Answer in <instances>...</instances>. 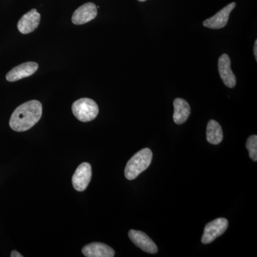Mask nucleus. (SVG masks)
Instances as JSON below:
<instances>
[{"label": "nucleus", "mask_w": 257, "mask_h": 257, "mask_svg": "<svg viewBox=\"0 0 257 257\" xmlns=\"http://www.w3.org/2000/svg\"><path fill=\"white\" fill-rule=\"evenodd\" d=\"M218 69L221 79L226 87L234 88L236 86V78L235 74L233 73L231 68V60L229 55L223 54L219 57L218 62Z\"/></svg>", "instance_id": "9d476101"}, {"label": "nucleus", "mask_w": 257, "mask_h": 257, "mask_svg": "<svg viewBox=\"0 0 257 257\" xmlns=\"http://www.w3.org/2000/svg\"><path fill=\"white\" fill-rule=\"evenodd\" d=\"M97 15V8L94 3H87L79 7L72 15V22L74 25H80L89 23Z\"/></svg>", "instance_id": "1a4fd4ad"}, {"label": "nucleus", "mask_w": 257, "mask_h": 257, "mask_svg": "<svg viewBox=\"0 0 257 257\" xmlns=\"http://www.w3.org/2000/svg\"><path fill=\"white\" fill-rule=\"evenodd\" d=\"M82 253L87 257H113L115 251L112 248L103 243L94 242L83 247Z\"/></svg>", "instance_id": "f8f14e48"}, {"label": "nucleus", "mask_w": 257, "mask_h": 257, "mask_svg": "<svg viewBox=\"0 0 257 257\" xmlns=\"http://www.w3.org/2000/svg\"><path fill=\"white\" fill-rule=\"evenodd\" d=\"M152 152L149 148L140 150L130 160L125 167L124 175L128 180H134L151 165Z\"/></svg>", "instance_id": "f03ea898"}, {"label": "nucleus", "mask_w": 257, "mask_h": 257, "mask_svg": "<svg viewBox=\"0 0 257 257\" xmlns=\"http://www.w3.org/2000/svg\"><path fill=\"white\" fill-rule=\"evenodd\" d=\"M253 54H254L255 58H256V61H257V40L255 41L254 47H253Z\"/></svg>", "instance_id": "f3484780"}, {"label": "nucleus", "mask_w": 257, "mask_h": 257, "mask_svg": "<svg viewBox=\"0 0 257 257\" xmlns=\"http://www.w3.org/2000/svg\"><path fill=\"white\" fill-rule=\"evenodd\" d=\"M250 158L254 162L257 161V136L251 135L248 138L246 145Z\"/></svg>", "instance_id": "2eb2a0df"}, {"label": "nucleus", "mask_w": 257, "mask_h": 257, "mask_svg": "<svg viewBox=\"0 0 257 257\" xmlns=\"http://www.w3.org/2000/svg\"><path fill=\"white\" fill-rule=\"evenodd\" d=\"M128 237L137 246L145 252L156 253L158 251V248L155 243L148 235L143 231L130 230L128 231Z\"/></svg>", "instance_id": "0eeeda50"}, {"label": "nucleus", "mask_w": 257, "mask_h": 257, "mask_svg": "<svg viewBox=\"0 0 257 257\" xmlns=\"http://www.w3.org/2000/svg\"><path fill=\"white\" fill-rule=\"evenodd\" d=\"M235 7H236L235 3H231L226 5L214 16L204 20L203 25L206 28L214 29V30H219V29L224 28L227 25L230 13L234 9Z\"/></svg>", "instance_id": "423d86ee"}, {"label": "nucleus", "mask_w": 257, "mask_h": 257, "mask_svg": "<svg viewBox=\"0 0 257 257\" xmlns=\"http://www.w3.org/2000/svg\"><path fill=\"white\" fill-rule=\"evenodd\" d=\"M72 109L74 116L82 122L92 121L99 114L97 104L89 98H82L74 101Z\"/></svg>", "instance_id": "7ed1b4c3"}, {"label": "nucleus", "mask_w": 257, "mask_h": 257, "mask_svg": "<svg viewBox=\"0 0 257 257\" xmlns=\"http://www.w3.org/2000/svg\"><path fill=\"white\" fill-rule=\"evenodd\" d=\"M173 119L177 124H182L188 119L191 113L189 103L181 98H177L174 101Z\"/></svg>", "instance_id": "ddd939ff"}, {"label": "nucleus", "mask_w": 257, "mask_h": 257, "mask_svg": "<svg viewBox=\"0 0 257 257\" xmlns=\"http://www.w3.org/2000/svg\"><path fill=\"white\" fill-rule=\"evenodd\" d=\"M42 105L40 101L31 100L19 106L12 114L10 120V127L14 131H27L41 119Z\"/></svg>", "instance_id": "f257e3e1"}, {"label": "nucleus", "mask_w": 257, "mask_h": 257, "mask_svg": "<svg viewBox=\"0 0 257 257\" xmlns=\"http://www.w3.org/2000/svg\"><path fill=\"white\" fill-rule=\"evenodd\" d=\"M228 225L229 222L225 218H218L209 222L204 228L202 242L204 244L212 242L216 238L224 234L228 228Z\"/></svg>", "instance_id": "20e7f679"}, {"label": "nucleus", "mask_w": 257, "mask_h": 257, "mask_svg": "<svg viewBox=\"0 0 257 257\" xmlns=\"http://www.w3.org/2000/svg\"><path fill=\"white\" fill-rule=\"evenodd\" d=\"M10 256L11 257H23V255L20 254V253L18 252V251H12L11 255H10Z\"/></svg>", "instance_id": "dca6fc26"}, {"label": "nucleus", "mask_w": 257, "mask_h": 257, "mask_svg": "<svg viewBox=\"0 0 257 257\" xmlns=\"http://www.w3.org/2000/svg\"><path fill=\"white\" fill-rule=\"evenodd\" d=\"M138 1H140V2H145V1H147V0H138Z\"/></svg>", "instance_id": "a211bd4d"}, {"label": "nucleus", "mask_w": 257, "mask_h": 257, "mask_svg": "<svg viewBox=\"0 0 257 257\" xmlns=\"http://www.w3.org/2000/svg\"><path fill=\"white\" fill-rule=\"evenodd\" d=\"M38 68L39 65L36 62H25V63L20 64L11 69L7 74L6 79L8 82H16V81L30 77L35 74Z\"/></svg>", "instance_id": "6e6552de"}, {"label": "nucleus", "mask_w": 257, "mask_h": 257, "mask_svg": "<svg viewBox=\"0 0 257 257\" xmlns=\"http://www.w3.org/2000/svg\"><path fill=\"white\" fill-rule=\"evenodd\" d=\"M40 18L41 16L36 9L30 10L19 20L18 24L19 31L24 35H28L35 31L40 25Z\"/></svg>", "instance_id": "9b49d317"}, {"label": "nucleus", "mask_w": 257, "mask_h": 257, "mask_svg": "<svg viewBox=\"0 0 257 257\" xmlns=\"http://www.w3.org/2000/svg\"><path fill=\"white\" fill-rule=\"evenodd\" d=\"M207 140L211 145H217L223 140V132L221 126L215 120L211 119L208 122Z\"/></svg>", "instance_id": "4468645a"}, {"label": "nucleus", "mask_w": 257, "mask_h": 257, "mask_svg": "<svg viewBox=\"0 0 257 257\" xmlns=\"http://www.w3.org/2000/svg\"><path fill=\"white\" fill-rule=\"evenodd\" d=\"M92 167L89 163L84 162L81 164L72 177V184L74 189L78 192L85 190L92 179Z\"/></svg>", "instance_id": "39448f33"}]
</instances>
